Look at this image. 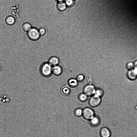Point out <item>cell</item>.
<instances>
[{
    "mask_svg": "<svg viewBox=\"0 0 137 137\" xmlns=\"http://www.w3.org/2000/svg\"><path fill=\"white\" fill-rule=\"evenodd\" d=\"M27 34L29 39L33 41L38 40L41 36L39 31V29L34 27H32L27 32Z\"/></svg>",
    "mask_w": 137,
    "mask_h": 137,
    "instance_id": "6da1fadb",
    "label": "cell"
},
{
    "mask_svg": "<svg viewBox=\"0 0 137 137\" xmlns=\"http://www.w3.org/2000/svg\"><path fill=\"white\" fill-rule=\"evenodd\" d=\"M51 66L49 63H45L42 65L40 70L41 73L44 76L47 77L50 75L52 72Z\"/></svg>",
    "mask_w": 137,
    "mask_h": 137,
    "instance_id": "7a4b0ae2",
    "label": "cell"
},
{
    "mask_svg": "<svg viewBox=\"0 0 137 137\" xmlns=\"http://www.w3.org/2000/svg\"><path fill=\"white\" fill-rule=\"evenodd\" d=\"M96 89L94 86L92 85L86 86L83 88V91L88 96H91L94 95Z\"/></svg>",
    "mask_w": 137,
    "mask_h": 137,
    "instance_id": "3957f363",
    "label": "cell"
},
{
    "mask_svg": "<svg viewBox=\"0 0 137 137\" xmlns=\"http://www.w3.org/2000/svg\"><path fill=\"white\" fill-rule=\"evenodd\" d=\"M82 115L87 120H90L94 116V112L92 109L87 108L83 110Z\"/></svg>",
    "mask_w": 137,
    "mask_h": 137,
    "instance_id": "277c9868",
    "label": "cell"
},
{
    "mask_svg": "<svg viewBox=\"0 0 137 137\" xmlns=\"http://www.w3.org/2000/svg\"><path fill=\"white\" fill-rule=\"evenodd\" d=\"M101 102L102 99L100 97L93 95L89 100V104L91 106L95 107L99 105Z\"/></svg>",
    "mask_w": 137,
    "mask_h": 137,
    "instance_id": "5b68a950",
    "label": "cell"
},
{
    "mask_svg": "<svg viewBox=\"0 0 137 137\" xmlns=\"http://www.w3.org/2000/svg\"><path fill=\"white\" fill-rule=\"evenodd\" d=\"M127 75L130 80H135L137 78V71L134 69L129 70Z\"/></svg>",
    "mask_w": 137,
    "mask_h": 137,
    "instance_id": "8992f818",
    "label": "cell"
},
{
    "mask_svg": "<svg viewBox=\"0 0 137 137\" xmlns=\"http://www.w3.org/2000/svg\"><path fill=\"white\" fill-rule=\"evenodd\" d=\"M100 134L102 137H111V136L110 130L106 127L103 128L101 129Z\"/></svg>",
    "mask_w": 137,
    "mask_h": 137,
    "instance_id": "52a82bcc",
    "label": "cell"
},
{
    "mask_svg": "<svg viewBox=\"0 0 137 137\" xmlns=\"http://www.w3.org/2000/svg\"><path fill=\"white\" fill-rule=\"evenodd\" d=\"M62 68L59 65H56L52 68V72L56 76L60 75L62 73Z\"/></svg>",
    "mask_w": 137,
    "mask_h": 137,
    "instance_id": "ba28073f",
    "label": "cell"
},
{
    "mask_svg": "<svg viewBox=\"0 0 137 137\" xmlns=\"http://www.w3.org/2000/svg\"><path fill=\"white\" fill-rule=\"evenodd\" d=\"M16 20L14 16H8L5 18V22L6 24L9 26H12L14 25Z\"/></svg>",
    "mask_w": 137,
    "mask_h": 137,
    "instance_id": "9c48e42d",
    "label": "cell"
},
{
    "mask_svg": "<svg viewBox=\"0 0 137 137\" xmlns=\"http://www.w3.org/2000/svg\"><path fill=\"white\" fill-rule=\"evenodd\" d=\"M10 99L7 95L3 94L0 96V102L4 104H8L9 103Z\"/></svg>",
    "mask_w": 137,
    "mask_h": 137,
    "instance_id": "30bf717a",
    "label": "cell"
},
{
    "mask_svg": "<svg viewBox=\"0 0 137 137\" xmlns=\"http://www.w3.org/2000/svg\"><path fill=\"white\" fill-rule=\"evenodd\" d=\"M59 62V58L56 57H51L49 59V63L54 66L57 65Z\"/></svg>",
    "mask_w": 137,
    "mask_h": 137,
    "instance_id": "8fae6325",
    "label": "cell"
},
{
    "mask_svg": "<svg viewBox=\"0 0 137 137\" xmlns=\"http://www.w3.org/2000/svg\"><path fill=\"white\" fill-rule=\"evenodd\" d=\"M32 28V27L31 24L28 22L24 23L22 25V28L23 30L27 33Z\"/></svg>",
    "mask_w": 137,
    "mask_h": 137,
    "instance_id": "7c38bea8",
    "label": "cell"
},
{
    "mask_svg": "<svg viewBox=\"0 0 137 137\" xmlns=\"http://www.w3.org/2000/svg\"><path fill=\"white\" fill-rule=\"evenodd\" d=\"M69 85L72 87H75L78 85V81L74 78H71L68 81Z\"/></svg>",
    "mask_w": 137,
    "mask_h": 137,
    "instance_id": "4fadbf2b",
    "label": "cell"
},
{
    "mask_svg": "<svg viewBox=\"0 0 137 137\" xmlns=\"http://www.w3.org/2000/svg\"><path fill=\"white\" fill-rule=\"evenodd\" d=\"M90 121L91 124L94 126L98 125L100 123L99 119L96 116H94Z\"/></svg>",
    "mask_w": 137,
    "mask_h": 137,
    "instance_id": "5bb4252c",
    "label": "cell"
},
{
    "mask_svg": "<svg viewBox=\"0 0 137 137\" xmlns=\"http://www.w3.org/2000/svg\"><path fill=\"white\" fill-rule=\"evenodd\" d=\"M104 94V91L103 89L100 88L96 90L94 95L95 96L101 98L103 97Z\"/></svg>",
    "mask_w": 137,
    "mask_h": 137,
    "instance_id": "9a60e30c",
    "label": "cell"
},
{
    "mask_svg": "<svg viewBox=\"0 0 137 137\" xmlns=\"http://www.w3.org/2000/svg\"><path fill=\"white\" fill-rule=\"evenodd\" d=\"M67 5L65 3L62 2H59L57 5L58 9L60 11L65 10L67 8Z\"/></svg>",
    "mask_w": 137,
    "mask_h": 137,
    "instance_id": "2e32d148",
    "label": "cell"
},
{
    "mask_svg": "<svg viewBox=\"0 0 137 137\" xmlns=\"http://www.w3.org/2000/svg\"><path fill=\"white\" fill-rule=\"evenodd\" d=\"M78 98L81 102H84L88 99V96L84 93L80 94L78 96Z\"/></svg>",
    "mask_w": 137,
    "mask_h": 137,
    "instance_id": "e0dca14e",
    "label": "cell"
},
{
    "mask_svg": "<svg viewBox=\"0 0 137 137\" xmlns=\"http://www.w3.org/2000/svg\"><path fill=\"white\" fill-rule=\"evenodd\" d=\"M70 89L68 87L65 86L62 88L61 92L64 94L67 95L70 93Z\"/></svg>",
    "mask_w": 137,
    "mask_h": 137,
    "instance_id": "ac0fdd59",
    "label": "cell"
},
{
    "mask_svg": "<svg viewBox=\"0 0 137 137\" xmlns=\"http://www.w3.org/2000/svg\"><path fill=\"white\" fill-rule=\"evenodd\" d=\"M75 114L77 117H80L82 115L83 110L80 108L77 109L75 111Z\"/></svg>",
    "mask_w": 137,
    "mask_h": 137,
    "instance_id": "d6986e66",
    "label": "cell"
},
{
    "mask_svg": "<svg viewBox=\"0 0 137 137\" xmlns=\"http://www.w3.org/2000/svg\"><path fill=\"white\" fill-rule=\"evenodd\" d=\"M126 67L129 70L134 69V63L131 62L128 63L126 65Z\"/></svg>",
    "mask_w": 137,
    "mask_h": 137,
    "instance_id": "ffe728a7",
    "label": "cell"
},
{
    "mask_svg": "<svg viewBox=\"0 0 137 137\" xmlns=\"http://www.w3.org/2000/svg\"><path fill=\"white\" fill-rule=\"evenodd\" d=\"M85 76L84 75L80 74L77 77V80L80 82L84 80L85 79Z\"/></svg>",
    "mask_w": 137,
    "mask_h": 137,
    "instance_id": "44dd1931",
    "label": "cell"
},
{
    "mask_svg": "<svg viewBox=\"0 0 137 137\" xmlns=\"http://www.w3.org/2000/svg\"><path fill=\"white\" fill-rule=\"evenodd\" d=\"M39 31L41 36L44 35L46 33V30L44 28H41L39 29Z\"/></svg>",
    "mask_w": 137,
    "mask_h": 137,
    "instance_id": "7402d4cb",
    "label": "cell"
},
{
    "mask_svg": "<svg viewBox=\"0 0 137 137\" xmlns=\"http://www.w3.org/2000/svg\"><path fill=\"white\" fill-rule=\"evenodd\" d=\"M65 4L68 6H70L73 4V0H66Z\"/></svg>",
    "mask_w": 137,
    "mask_h": 137,
    "instance_id": "603a6c76",
    "label": "cell"
},
{
    "mask_svg": "<svg viewBox=\"0 0 137 137\" xmlns=\"http://www.w3.org/2000/svg\"><path fill=\"white\" fill-rule=\"evenodd\" d=\"M134 69L137 71V60L135 61L134 63Z\"/></svg>",
    "mask_w": 137,
    "mask_h": 137,
    "instance_id": "cb8c5ba5",
    "label": "cell"
},
{
    "mask_svg": "<svg viewBox=\"0 0 137 137\" xmlns=\"http://www.w3.org/2000/svg\"><path fill=\"white\" fill-rule=\"evenodd\" d=\"M57 1H59V2H62L64 0H57Z\"/></svg>",
    "mask_w": 137,
    "mask_h": 137,
    "instance_id": "d4e9b609",
    "label": "cell"
}]
</instances>
